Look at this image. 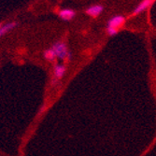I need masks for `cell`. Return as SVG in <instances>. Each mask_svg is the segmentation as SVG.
<instances>
[{"instance_id": "obj_5", "label": "cell", "mask_w": 156, "mask_h": 156, "mask_svg": "<svg viewBox=\"0 0 156 156\" xmlns=\"http://www.w3.org/2000/svg\"><path fill=\"white\" fill-rule=\"evenodd\" d=\"M76 16V11L71 9H64L59 11V17L66 22L71 21Z\"/></svg>"}, {"instance_id": "obj_10", "label": "cell", "mask_w": 156, "mask_h": 156, "mask_svg": "<svg viewBox=\"0 0 156 156\" xmlns=\"http://www.w3.org/2000/svg\"><path fill=\"white\" fill-rule=\"evenodd\" d=\"M0 27H1V23H0Z\"/></svg>"}, {"instance_id": "obj_8", "label": "cell", "mask_w": 156, "mask_h": 156, "mask_svg": "<svg viewBox=\"0 0 156 156\" xmlns=\"http://www.w3.org/2000/svg\"><path fill=\"white\" fill-rule=\"evenodd\" d=\"M43 56H44V58H45L47 61H49V62H52V61H54V59L56 58L55 53H54V51H52L51 48L45 50V51H44V53H43Z\"/></svg>"}, {"instance_id": "obj_1", "label": "cell", "mask_w": 156, "mask_h": 156, "mask_svg": "<svg viewBox=\"0 0 156 156\" xmlns=\"http://www.w3.org/2000/svg\"><path fill=\"white\" fill-rule=\"evenodd\" d=\"M51 49L55 53L56 58H58L59 60H62V61L66 59V55L69 50L67 49V46L65 42L55 41L51 46Z\"/></svg>"}, {"instance_id": "obj_6", "label": "cell", "mask_w": 156, "mask_h": 156, "mask_svg": "<svg viewBox=\"0 0 156 156\" xmlns=\"http://www.w3.org/2000/svg\"><path fill=\"white\" fill-rule=\"evenodd\" d=\"M18 25H19L18 22H10V23H8L4 25H1V27H0V37H2L6 34L12 31L14 28H16Z\"/></svg>"}, {"instance_id": "obj_3", "label": "cell", "mask_w": 156, "mask_h": 156, "mask_svg": "<svg viewBox=\"0 0 156 156\" xmlns=\"http://www.w3.org/2000/svg\"><path fill=\"white\" fill-rule=\"evenodd\" d=\"M153 0H142L133 10L131 16L134 17V16H137L139 15L140 13H142L143 11H145L148 8H150V6L152 4Z\"/></svg>"}, {"instance_id": "obj_4", "label": "cell", "mask_w": 156, "mask_h": 156, "mask_svg": "<svg viewBox=\"0 0 156 156\" xmlns=\"http://www.w3.org/2000/svg\"><path fill=\"white\" fill-rule=\"evenodd\" d=\"M103 10H104V7L102 5L95 4V5H92L89 8H87L85 12H86L87 15H89L93 18H97L103 12Z\"/></svg>"}, {"instance_id": "obj_2", "label": "cell", "mask_w": 156, "mask_h": 156, "mask_svg": "<svg viewBox=\"0 0 156 156\" xmlns=\"http://www.w3.org/2000/svg\"><path fill=\"white\" fill-rule=\"evenodd\" d=\"M125 23V17L123 15H115L111 17L108 23H107V27L106 28H113V29H116L119 31V28H121Z\"/></svg>"}, {"instance_id": "obj_9", "label": "cell", "mask_w": 156, "mask_h": 156, "mask_svg": "<svg viewBox=\"0 0 156 156\" xmlns=\"http://www.w3.org/2000/svg\"><path fill=\"white\" fill-rule=\"evenodd\" d=\"M72 59V52H71V51H68V52H67V55H66V60H68V61H70Z\"/></svg>"}, {"instance_id": "obj_7", "label": "cell", "mask_w": 156, "mask_h": 156, "mask_svg": "<svg viewBox=\"0 0 156 156\" xmlns=\"http://www.w3.org/2000/svg\"><path fill=\"white\" fill-rule=\"evenodd\" d=\"M66 69L65 66L60 65V64L55 65L54 67H53V78L60 80L61 79L64 78V76L66 74Z\"/></svg>"}]
</instances>
